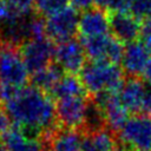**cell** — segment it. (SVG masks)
Here are the masks:
<instances>
[{
    "mask_svg": "<svg viewBox=\"0 0 151 151\" xmlns=\"http://www.w3.org/2000/svg\"><path fill=\"white\" fill-rule=\"evenodd\" d=\"M129 12L138 19L151 17V0H127Z\"/></svg>",
    "mask_w": 151,
    "mask_h": 151,
    "instance_id": "21",
    "label": "cell"
},
{
    "mask_svg": "<svg viewBox=\"0 0 151 151\" xmlns=\"http://www.w3.org/2000/svg\"><path fill=\"white\" fill-rule=\"evenodd\" d=\"M4 106L14 125L29 137L46 140L60 127L53 98L33 85L21 87Z\"/></svg>",
    "mask_w": 151,
    "mask_h": 151,
    "instance_id": "1",
    "label": "cell"
},
{
    "mask_svg": "<svg viewBox=\"0 0 151 151\" xmlns=\"http://www.w3.org/2000/svg\"><path fill=\"white\" fill-rule=\"evenodd\" d=\"M88 93L85 90L80 80V77H77L76 74L66 73L61 77V79L51 91L50 96L58 100V99L70 98V97H84Z\"/></svg>",
    "mask_w": 151,
    "mask_h": 151,
    "instance_id": "18",
    "label": "cell"
},
{
    "mask_svg": "<svg viewBox=\"0 0 151 151\" xmlns=\"http://www.w3.org/2000/svg\"><path fill=\"white\" fill-rule=\"evenodd\" d=\"M0 151H8V150H7V147H6V145L4 144V142H2V140H0Z\"/></svg>",
    "mask_w": 151,
    "mask_h": 151,
    "instance_id": "29",
    "label": "cell"
},
{
    "mask_svg": "<svg viewBox=\"0 0 151 151\" xmlns=\"http://www.w3.org/2000/svg\"><path fill=\"white\" fill-rule=\"evenodd\" d=\"M0 40H1V38H0Z\"/></svg>",
    "mask_w": 151,
    "mask_h": 151,
    "instance_id": "30",
    "label": "cell"
},
{
    "mask_svg": "<svg viewBox=\"0 0 151 151\" xmlns=\"http://www.w3.org/2000/svg\"><path fill=\"white\" fill-rule=\"evenodd\" d=\"M77 9H87L90 7H93V4H99L100 0H71Z\"/></svg>",
    "mask_w": 151,
    "mask_h": 151,
    "instance_id": "27",
    "label": "cell"
},
{
    "mask_svg": "<svg viewBox=\"0 0 151 151\" xmlns=\"http://www.w3.org/2000/svg\"><path fill=\"white\" fill-rule=\"evenodd\" d=\"M20 54L29 73H35L51 65L54 59V46L47 37L29 39L19 47Z\"/></svg>",
    "mask_w": 151,
    "mask_h": 151,
    "instance_id": "7",
    "label": "cell"
},
{
    "mask_svg": "<svg viewBox=\"0 0 151 151\" xmlns=\"http://www.w3.org/2000/svg\"><path fill=\"white\" fill-rule=\"evenodd\" d=\"M79 13L76 7H67L45 20L46 37L51 41L63 42L73 39L79 25Z\"/></svg>",
    "mask_w": 151,
    "mask_h": 151,
    "instance_id": "6",
    "label": "cell"
},
{
    "mask_svg": "<svg viewBox=\"0 0 151 151\" xmlns=\"http://www.w3.org/2000/svg\"><path fill=\"white\" fill-rule=\"evenodd\" d=\"M81 140V131L59 127L45 140L46 151H83Z\"/></svg>",
    "mask_w": 151,
    "mask_h": 151,
    "instance_id": "15",
    "label": "cell"
},
{
    "mask_svg": "<svg viewBox=\"0 0 151 151\" xmlns=\"http://www.w3.org/2000/svg\"><path fill=\"white\" fill-rule=\"evenodd\" d=\"M117 134L120 143L132 151H151V116L133 114Z\"/></svg>",
    "mask_w": 151,
    "mask_h": 151,
    "instance_id": "3",
    "label": "cell"
},
{
    "mask_svg": "<svg viewBox=\"0 0 151 151\" xmlns=\"http://www.w3.org/2000/svg\"><path fill=\"white\" fill-rule=\"evenodd\" d=\"M90 100L91 97L87 96L58 99L55 103V112L61 127L83 131Z\"/></svg>",
    "mask_w": 151,
    "mask_h": 151,
    "instance_id": "5",
    "label": "cell"
},
{
    "mask_svg": "<svg viewBox=\"0 0 151 151\" xmlns=\"http://www.w3.org/2000/svg\"><path fill=\"white\" fill-rule=\"evenodd\" d=\"M86 57L83 42L74 38L58 42L54 47V63L71 74L81 72L86 65Z\"/></svg>",
    "mask_w": 151,
    "mask_h": 151,
    "instance_id": "9",
    "label": "cell"
},
{
    "mask_svg": "<svg viewBox=\"0 0 151 151\" xmlns=\"http://www.w3.org/2000/svg\"><path fill=\"white\" fill-rule=\"evenodd\" d=\"M142 112L144 114L151 116V83H147L145 85V93H144L143 104H142Z\"/></svg>",
    "mask_w": 151,
    "mask_h": 151,
    "instance_id": "26",
    "label": "cell"
},
{
    "mask_svg": "<svg viewBox=\"0 0 151 151\" xmlns=\"http://www.w3.org/2000/svg\"><path fill=\"white\" fill-rule=\"evenodd\" d=\"M110 17L109 11L101 7H90L81 12L79 15L78 31L81 34V39L96 38L109 34Z\"/></svg>",
    "mask_w": 151,
    "mask_h": 151,
    "instance_id": "11",
    "label": "cell"
},
{
    "mask_svg": "<svg viewBox=\"0 0 151 151\" xmlns=\"http://www.w3.org/2000/svg\"><path fill=\"white\" fill-rule=\"evenodd\" d=\"M86 55L94 61H110L117 64L122 61L124 45L116 37L105 34L96 38L81 39Z\"/></svg>",
    "mask_w": 151,
    "mask_h": 151,
    "instance_id": "8",
    "label": "cell"
},
{
    "mask_svg": "<svg viewBox=\"0 0 151 151\" xmlns=\"http://www.w3.org/2000/svg\"><path fill=\"white\" fill-rule=\"evenodd\" d=\"M12 127V120L4 106V104L0 103V138L4 137Z\"/></svg>",
    "mask_w": 151,
    "mask_h": 151,
    "instance_id": "25",
    "label": "cell"
},
{
    "mask_svg": "<svg viewBox=\"0 0 151 151\" xmlns=\"http://www.w3.org/2000/svg\"><path fill=\"white\" fill-rule=\"evenodd\" d=\"M145 93V83L140 77H127L118 91L122 105L134 114L142 112V104Z\"/></svg>",
    "mask_w": 151,
    "mask_h": 151,
    "instance_id": "14",
    "label": "cell"
},
{
    "mask_svg": "<svg viewBox=\"0 0 151 151\" xmlns=\"http://www.w3.org/2000/svg\"><path fill=\"white\" fill-rule=\"evenodd\" d=\"M64 76V71L55 64L52 63L51 65L46 66L45 68L33 73L31 76V81L33 86H35L37 88L46 92V93H51V91L54 88V86L58 84V81L61 79V77Z\"/></svg>",
    "mask_w": 151,
    "mask_h": 151,
    "instance_id": "19",
    "label": "cell"
},
{
    "mask_svg": "<svg viewBox=\"0 0 151 151\" xmlns=\"http://www.w3.org/2000/svg\"><path fill=\"white\" fill-rule=\"evenodd\" d=\"M15 11L24 15L32 14V9L35 6V0H5Z\"/></svg>",
    "mask_w": 151,
    "mask_h": 151,
    "instance_id": "23",
    "label": "cell"
},
{
    "mask_svg": "<svg viewBox=\"0 0 151 151\" xmlns=\"http://www.w3.org/2000/svg\"><path fill=\"white\" fill-rule=\"evenodd\" d=\"M98 7H101L109 12H129L127 0H100Z\"/></svg>",
    "mask_w": 151,
    "mask_h": 151,
    "instance_id": "22",
    "label": "cell"
},
{
    "mask_svg": "<svg viewBox=\"0 0 151 151\" xmlns=\"http://www.w3.org/2000/svg\"><path fill=\"white\" fill-rule=\"evenodd\" d=\"M91 98L103 111L107 127L118 133L130 118L129 111L122 105L118 98V92H103Z\"/></svg>",
    "mask_w": 151,
    "mask_h": 151,
    "instance_id": "10",
    "label": "cell"
},
{
    "mask_svg": "<svg viewBox=\"0 0 151 151\" xmlns=\"http://www.w3.org/2000/svg\"><path fill=\"white\" fill-rule=\"evenodd\" d=\"M71 0H35V8L39 15L50 17L67 7Z\"/></svg>",
    "mask_w": 151,
    "mask_h": 151,
    "instance_id": "20",
    "label": "cell"
},
{
    "mask_svg": "<svg viewBox=\"0 0 151 151\" xmlns=\"http://www.w3.org/2000/svg\"><path fill=\"white\" fill-rule=\"evenodd\" d=\"M2 142L8 151H46L45 140L27 136L15 125L2 137Z\"/></svg>",
    "mask_w": 151,
    "mask_h": 151,
    "instance_id": "16",
    "label": "cell"
},
{
    "mask_svg": "<svg viewBox=\"0 0 151 151\" xmlns=\"http://www.w3.org/2000/svg\"><path fill=\"white\" fill-rule=\"evenodd\" d=\"M117 133L109 127L97 131L83 132L81 150L83 151H114L118 145Z\"/></svg>",
    "mask_w": 151,
    "mask_h": 151,
    "instance_id": "17",
    "label": "cell"
},
{
    "mask_svg": "<svg viewBox=\"0 0 151 151\" xmlns=\"http://www.w3.org/2000/svg\"><path fill=\"white\" fill-rule=\"evenodd\" d=\"M80 80L91 97L103 92H118L125 81L124 71L110 61L86 63L80 72Z\"/></svg>",
    "mask_w": 151,
    "mask_h": 151,
    "instance_id": "2",
    "label": "cell"
},
{
    "mask_svg": "<svg viewBox=\"0 0 151 151\" xmlns=\"http://www.w3.org/2000/svg\"><path fill=\"white\" fill-rule=\"evenodd\" d=\"M110 29L112 35L122 42H133L139 37L140 25L139 19L127 11L124 12H109Z\"/></svg>",
    "mask_w": 151,
    "mask_h": 151,
    "instance_id": "12",
    "label": "cell"
},
{
    "mask_svg": "<svg viewBox=\"0 0 151 151\" xmlns=\"http://www.w3.org/2000/svg\"><path fill=\"white\" fill-rule=\"evenodd\" d=\"M150 57L151 52L140 41L127 44L122 58L124 73L127 77H140Z\"/></svg>",
    "mask_w": 151,
    "mask_h": 151,
    "instance_id": "13",
    "label": "cell"
},
{
    "mask_svg": "<svg viewBox=\"0 0 151 151\" xmlns=\"http://www.w3.org/2000/svg\"><path fill=\"white\" fill-rule=\"evenodd\" d=\"M142 77L147 83H151V57H150V59H149V61H147V64H146V66L142 73Z\"/></svg>",
    "mask_w": 151,
    "mask_h": 151,
    "instance_id": "28",
    "label": "cell"
},
{
    "mask_svg": "<svg viewBox=\"0 0 151 151\" xmlns=\"http://www.w3.org/2000/svg\"><path fill=\"white\" fill-rule=\"evenodd\" d=\"M140 42L151 52V17L143 19L140 25Z\"/></svg>",
    "mask_w": 151,
    "mask_h": 151,
    "instance_id": "24",
    "label": "cell"
},
{
    "mask_svg": "<svg viewBox=\"0 0 151 151\" xmlns=\"http://www.w3.org/2000/svg\"><path fill=\"white\" fill-rule=\"evenodd\" d=\"M29 79V72L19 48L4 45L0 51V84L24 87Z\"/></svg>",
    "mask_w": 151,
    "mask_h": 151,
    "instance_id": "4",
    "label": "cell"
}]
</instances>
